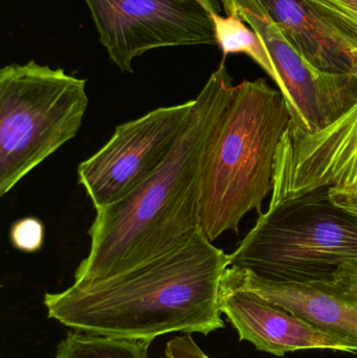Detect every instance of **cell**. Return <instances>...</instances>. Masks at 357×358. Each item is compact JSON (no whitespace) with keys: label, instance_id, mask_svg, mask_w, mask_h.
I'll return each instance as SVG.
<instances>
[{"label":"cell","instance_id":"obj_16","mask_svg":"<svg viewBox=\"0 0 357 358\" xmlns=\"http://www.w3.org/2000/svg\"><path fill=\"white\" fill-rule=\"evenodd\" d=\"M166 358H210L197 346L190 334L176 336L167 343L165 349Z\"/></svg>","mask_w":357,"mask_h":358},{"label":"cell","instance_id":"obj_5","mask_svg":"<svg viewBox=\"0 0 357 358\" xmlns=\"http://www.w3.org/2000/svg\"><path fill=\"white\" fill-rule=\"evenodd\" d=\"M86 80L31 60L0 69V196L75 138Z\"/></svg>","mask_w":357,"mask_h":358},{"label":"cell","instance_id":"obj_11","mask_svg":"<svg viewBox=\"0 0 357 358\" xmlns=\"http://www.w3.org/2000/svg\"><path fill=\"white\" fill-rule=\"evenodd\" d=\"M228 271L242 287L357 352V261L342 265L329 279L305 283L268 281L236 266Z\"/></svg>","mask_w":357,"mask_h":358},{"label":"cell","instance_id":"obj_12","mask_svg":"<svg viewBox=\"0 0 357 358\" xmlns=\"http://www.w3.org/2000/svg\"><path fill=\"white\" fill-rule=\"evenodd\" d=\"M219 308L238 332L240 341L251 343L262 352L277 357L309 349L349 352L307 322L242 287L228 268L220 284Z\"/></svg>","mask_w":357,"mask_h":358},{"label":"cell","instance_id":"obj_15","mask_svg":"<svg viewBox=\"0 0 357 358\" xmlns=\"http://www.w3.org/2000/svg\"><path fill=\"white\" fill-rule=\"evenodd\" d=\"M44 224L36 217H25L13 223L10 229L12 245L20 252H39L44 244Z\"/></svg>","mask_w":357,"mask_h":358},{"label":"cell","instance_id":"obj_3","mask_svg":"<svg viewBox=\"0 0 357 358\" xmlns=\"http://www.w3.org/2000/svg\"><path fill=\"white\" fill-rule=\"evenodd\" d=\"M291 122L284 96L266 80L226 88L201 157L199 219L210 241L238 233L247 213L262 214L272 191L277 149Z\"/></svg>","mask_w":357,"mask_h":358},{"label":"cell","instance_id":"obj_7","mask_svg":"<svg viewBox=\"0 0 357 358\" xmlns=\"http://www.w3.org/2000/svg\"><path fill=\"white\" fill-rule=\"evenodd\" d=\"M194 100L161 107L115 128L108 142L78 167L94 208L110 206L148 180L175 148Z\"/></svg>","mask_w":357,"mask_h":358},{"label":"cell","instance_id":"obj_10","mask_svg":"<svg viewBox=\"0 0 357 358\" xmlns=\"http://www.w3.org/2000/svg\"><path fill=\"white\" fill-rule=\"evenodd\" d=\"M316 71L357 78V0H252Z\"/></svg>","mask_w":357,"mask_h":358},{"label":"cell","instance_id":"obj_4","mask_svg":"<svg viewBox=\"0 0 357 358\" xmlns=\"http://www.w3.org/2000/svg\"><path fill=\"white\" fill-rule=\"evenodd\" d=\"M329 189L268 206L228 255L230 266L268 281L305 283L357 261V216L335 203Z\"/></svg>","mask_w":357,"mask_h":358},{"label":"cell","instance_id":"obj_8","mask_svg":"<svg viewBox=\"0 0 357 358\" xmlns=\"http://www.w3.org/2000/svg\"><path fill=\"white\" fill-rule=\"evenodd\" d=\"M226 16H237L264 42L272 65V79L291 113V127L318 131L357 101V78L328 75L308 64L282 31L252 0H220Z\"/></svg>","mask_w":357,"mask_h":358},{"label":"cell","instance_id":"obj_17","mask_svg":"<svg viewBox=\"0 0 357 358\" xmlns=\"http://www.w3.org/2000/svg\"><path fill=\"white\" fill-rule=\"evenodd\" d=\"M329 192L335 203L357 216V194L343 193L333 189H329Z\"/></svg>","mask_w":357,"mask_h":358},{"label":"cell","instance_id":"obj_2","mask_svg":"<svg viewBox=\"0 0 357 358\" xmlns=\"http://www.w3.org/2000/svg\"><path fill=\"white\" fill-rule=\"evenodd\" d=\"M226 59L194 99L188 124L166 163L123 199L96 210L89 252L75 284L96 281L163 256L201 233L199 187L203 147L233 79Z\"/></svg>","mask_w":357,"mask_h":358},{"label":"cell","instance_id":"obj_9","mask_svg":"<svg viewBox=\"0 0 357 358\" xmlns=\"http://www.w3.org/2000/svg\"><path fill=\"white\" fill-rule=\"evenodd\" d=\"M319 189L357 194V101L318 131L289 125L281 138L270 206Z\"/></svg>","mask_w":357,"mask_h":358},{"label":"cell","instance_id":"obj_1","mask_svg":"<svg viewBox=\"0 0 357 358\" xmlns=\"http://www.w3.org/2000/svg\"><path fill=\"white\" fill-rule=\"evenodd\" d=\"M228 255L201 231L184 245L110 277L45 294L50 319L78 331L152 343L224 327L219 290Z\"/></svg>","mask_w":357,"mask_h":358},{"label":"cell","instance_id":"obj_14","mask_svg":"<svg viewBox=\"0 0 357 358\" xmlns=\"http://www.w3.org/2000/svg\"><path fill=\"white\" fill-rule=\"evenodd\" d=\"M215 24L217 45L224 52V59L231 54H245L255 61L270 77L272 75L270 57L260 36L237 16H212Z\"/></svg>","mask_w":357,"mask_h":358},{"label":"cell","instance_id":"obj_13","mask_svg":"<svg viewBox=\"0 0 357 358\" xmlns=\"http://www.w3.org/2000/svg\"><path fill=\"white\" fill-rule=\"evenodd\" d=\"M150 345L146 341L73 330L59 343L54 358H149Z\"/></svg>","mask_w":357,"mask_h":358},{"label":"cell","instance_id":"obj_6","mask_svg":"<svg viewBox=\"0 0 357 358\" xmlns=\"http://www.w3.org/2000/svg\"><path fill=\"white\" fill-rule=\"evenodd\" d=\"M110 60L124 73L149 50L215 45L218 0H84Z\"/></svg>","mask_w":357,"mask_h":358}]
</instances>
